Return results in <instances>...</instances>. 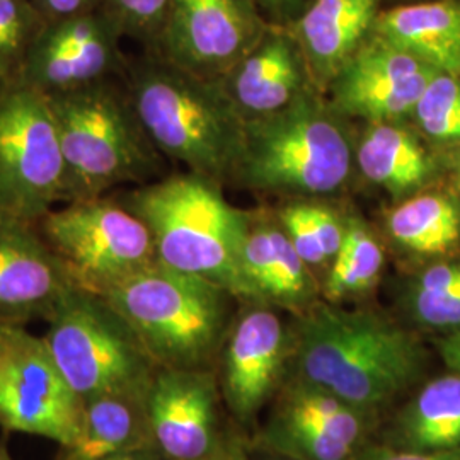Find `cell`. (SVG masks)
Returning <instances> with one entry per match:
<instances>
[{"instance_id":"5b68a950","label":"cell","mask_w":460,"mask_h":460,"mask_svg":"<svg viewBox=\"0 0 460 460\" xmlns=\"http://www.w3.org/2000/svg\"><path fill=\"white\" fill-rule=\"evenodd\" d=\"M101 296L132 328L154 363L203 368L226 334L234 296L155 261Z\"/></svg>"},{"instance_id":"ac0fdd59","label":"cell","mask_w":460,"mask_h":460,"mask_svg":"<svg viewBox=\"0 0 460 460\" xmlns=\"http://www.w3.org/2000/svg\"><path fill=\"white\" fill-rule=\"evenodd\" d=\"M380 0H313L296 21V45L314 84L329 87L336 74L368 40Z\"/></svg>"},{"instance_id":"ba28073f","label":"cell","mask_w":460,"mask_h":460,"mask_svg":"<svg viewBox=\"0 0 460 460\" xmlns=\"http://www.w3.org/2000/svg\"><path fill=\"white\" fill-rule=\"evenodd\" d=\"M36 227L72 287L104 296L157 261L147 224L110 195L66 201Z\"/></svg>"},{"instance_id":"ffe728a7","label":"cell","mask_w":460,"mask_h":460,"mask_svg":"<svg viewBox=\"0 0 460 460\" xmlns=\"http://www.w3.org/2000/svg\"><path fill=\"white\" fill-rule=\"evenodd\" d=\"M438 72L460 74V2L431 0L378 13L374 31Z\"/></svg>"},{"instance_id":"44dd1931","label":"cell","mask_w":460,"mask_h":460,"mask_svg":"<svg viewBox=\"0 0 460 460\" xmlns=\"http://www.w3.org/2000/svg\"><path fill=\"white\" fill-rule=\"evenodd\" d=\"M152 444L146 394H104L83 401L75 440L62 460H104Z\"/></svg>"},{"instance_id":"ab89813d","label":"cell","mask_w":460,"mask_h":460,"mask_svg":"<svg viewBox=\"0 0 460 460\" xmlns=\"http://www.w3.org/2000/svg\"><path fill=\"white\" fill-rule=\"evenodd\" d=\"M457 174H459V182H460V157H459V161H457Z\"/></svg>"},{"instance_id":"52a82bcc","label":"cell","mask_w":460,"mask_h":460,"mask_svg":"<svg viewBox=\"0 0 460 460\" xmlns=\"http://www.w3.org/2000/svg\"><path fill=\"white\" fill-rule=\"evenodd\" d=\"M49 351L81 401L147 394L154 360L132 328L104 300L72 287L47 319Z\"/></svg>"},{"instance_id":"5bb4252c","label":"cell","mask_w":460,"mask_h":460,"mask_svg":"<svg viewBox=\"0 0 460 460\" xmlns=\"http://www.w3.org/2000/svg\"><path fill=\"white\" fill-rule=\"evenodd\" d=\"M218 394L214 376L203 368L161 367L146 394L152 444L167 460H199L218 438Z\"/></svg>"},{"instance_id":"7c38bea8","label":"cell","mask_w":460,"mask_h":460,"mask_svg":"<svg viewBox=\"0 0 460 460\" xmlns=\"http://www.w3.org/2000/svg\"><path fill=\"white\" fill-rule=\"evenodd\" d=\"M121 38L119 26L102 7L49 21L36 36L16 84L55 96L111 81L127 68Z\"/></svg>"},{"instance_id":"6da1fadb","label":"cell","mask_w":460,"mask_h":460,"mask_svg":"<svg viewBox=\"0 0 460 460\" xmlns=\"http://www.w3.org/2000/svg\"><path fill=\"white\" fill-rule=\"evenodd\" d=\"M300 378L362 411L389 406L423 377L427 353L406 329L368 311L315 305L296 329Z\"/></svg>"},{"instance_id":"484cf974","label":"cell","mask_w":460,"mask_h":460,"mask_svg":"<svg viewBox=\"0 0 460 460\" xmlns=\"http://www.w3.org/2000/svg\"><path fill=\"white\" fill-rule=\"evenodd\" d=\"M384 260V251L368 227L357 218L348 220L341 247L329 266L324 296L336 302L370 290L382 273Z\"/></svg>"},{"instance_id":"836d02e7","label":"cell","mask_w":460,"mask_h":460,"mask_svg":"<svg viewBox=\"0 0 460 460\" xmlns=\"http://www.w3.org/2000/svg\"><path fill=\"white\" fill-rule=\"evenodd\" d=\"M438 353L450 372L460 376V329L448 331L438 341Z\"/></svg>"},{"instance_id":"8992f818","label":"cell","mask_w":460,"mask_h":460,"mask_svg":"<svg viewBox=\"0 0 460 460\" xmlns=\"http://www.w3.org/2000/svg\"><path fill=\"white\" fill-rule=\"evenodd\" d=\"M64 155L62 203L102 197L146 180L157 150L133 111L127 91L111 81L47 96Z\"/></svg>"},{"instance_id":"cb8c5ba5","label":"cell","mask_w":460,"mask_h":460,"mask_svg":"<svg viewBox=\"0 0 460 460\" xmlns=\"http://www.w3.org/2000/svg\"><path fill=\"white\" fill-rule=\"evenodd\" d=\"M387 229L399 246L420 256H442L460 244L459 207L440 193H425L397 205Z\"/></svg>"},{"instance_id":"74e56055","label":"cell","mask_w":460,"mask_h":460,"mask_svg":"<svg viewBox=\"0 0 460 460\" xmlns=\"http://www.w3.org/2000/svg\"><path fill=\"white\" fill-rule=\"evenodd\" d=\"M0 460H13L11 459V456L7 454V450H5V447L0 444Z\"/></svg>"},{"instance_id":"f1b7e54d","label":"cell","mask_w":460,"mask_h":460,"mask_svg":"<svg viewBox=\"0 0 460 460\" xmlns=\"http://www.w3.org/2000/svg\"><path fill=\"white\" fill-rule=\"evenodd\" d=\"M43 24L33 0H0V85L17 83Z\"/></svg>"},{"instance_id":"4fadbf2b","label":"cell","mask_w":460,"mask_h":460,"mask_svg":"<svg viewBox=\"0 0 460 460\" xmlns=\"http://www.w3.org/2000/svg\"><path fill=\"white\" fill-rule=\"evenodd\" d=\"M438 70L411 53L374 38L367 40L329 84L331 108L367 123L412 115Z\"/></svg>"},{"instance_id":"8fae6325","label":"cell","mask_w":460,"mask_h":460,"mask_svg":"<svg viewBox=\"0 0 460 460\" xmlns=\"http://www.w3.org/2000/svg\"><path fill=\"white\" fill-rule=\"evenodd\" d=\"M266 33L251 0H171L155 49L172 66L222 81Z\"/></svg>"},{"instance_id":"3957f363","label":"cell","mask_w":460,"mask_h":460,"mask_svg":"<svg viewBox=\"0 0 460 460\" xmlns=\"http://www.w3.org/2000/svg\"><path fill=\"white\" fill-rule=\"evenodd\" d=\"M123 203L147 224L159 263L252 298L243 264L247 215L220 184L181 172L133 190Z\"/></svg>"},{"instance_id":"9c48e42d","label":"cell","mask_w":460,"mask_h":460,"mask_svg":"<svg viewBox=\"0 0 460 460\" xmlns=\"http://www.w3.org/2000/svg\"><path fill=\"white\" fill-rule=\"evenodd\" d=\"M64 155L45 94L0 85V217L36 226L62 203Z\"/></svg>"},{"instance_id":"7402d4cb","label":"cell","mask_w":460,"mask_h":460,"mask_svg":"<svg viewBox=\"0 0 460 460\" xmlns=\"http://www.w3.org/2000/svg\"><path fill=\"white\" fill-rule=\"evenodd\" d=\"M355 157L363 176L394 197L416 191L433 172L425 147L397 121L368 123Z\"/></svg>"},{"instance_id":"4dcf8cb0","label":"cell","mask_w":460,"mask_h":460,"mask_svg":"<svg viewBox=\"0 0 460 460\" xmlns=\"http://www.w3.org/2000/svg\"><path fill=\"white\" fill-rule=\"evenodd\" d=\"M171 0H104L102 9L115 19L123 36L155 49Z\"/></svg>"},{"instance_id":"277c9868","label":"cell","mask_w":460,"mask_h":460,"mask_svg":"<svg viewBox=\"0 0 460 460\" xmlns=\"http://www.w3.org/2000/svg\"><path fill=\"white\" fill-rule=\"evenodd\" d=\"M338 113L311 89L285 110L246 119L237 180L290 195H329L351 172V142Z\"/></svg>"},{"instance_id":"4316f807","label":"cell","mask_w":460,"mask_h":460,"mask_svg":"<svg viewBox=\"0 0 460 460\" xmlns=\"http://www.w3.org/2000/svg\"><path fill=\"white\" fill-rule=\"evenodd\" d=\"M408 302L420 324L447 332L460 329V258L423 270L412 279Z\"/></svg>"},{"instance_id":"d6986e66","label":"cell","mask_w":460,"mask_h":460,"mask_svg":"<svg viewBox=\"0 0 460 460\" xmlns=\"http://www.w3.org/2000/svg\"><path fill=\"white\" fill-rule=\"evenodd\" d=\"M243 264L252 298L288 309L313 304L315 281L281 226L247 218Z\"/></svg>"},{"instance_id":"2e32d148","label":"cell","mask_w":460,"mask_h":460,"mask_svg":"<svg viewBox=\"0 0 460 460\" xmlns=\"http://www.w3.org/2000/svg\"><path fill=\"white\" fill-rule=\"evenodd\" d=\"M288 334L279 314L258 307L243 314L224 349V395L239 421H251L273 394Z\"/></svg>"},{"instance_id":"1f68e13d","label":"cell","mask_w":460,"mask_h":460,"mask_svg":"<svg viewBox=\"0 0 460 460\" xmlns=\"http://www.w3.org/2000/svg\"><path fill=\"white\" fill-rule=\"evenodd\" d=\"M348 460H460V447L445 452H414L394 445H360Z\"/></svg>"},{"instance_id":"30bf717a","label":"cell","mask_w":460,"mask_h":460,"mask_svg":"<svg viewBox=\"0 0 460 460\" xmlns=\"http://www.w3.org/2000/svg\"><path fill=\"white\" fill-rule=\"evenodd\" d=\"M83 401L72 391L43 336L0 324V427L57 442L75 440Z\"/></svg>"},{"instance_id":"f546056e","label":"cell","mask_w":460,"mask_h":460,"mask_svg":"<svg viewBox=\"0 0 460 460\" xmlns=\"http://www.w3.org/2000/svg\"><path fill=\"white\" fill-rule=\"evenodd\" d=\"M412 115L431 138L460 142V79L437 72L418 101Z\"/></svg>"},{"instance_id":"603a6c76","label":"cell","mask_w":460,"mask_h":460,"mask_svg":"<svg viewBox=\"0 0 460 460\" xmlns=\"http://www.w3.org/2000/svg\"><path fill=\"white\" fill-rule=\"evenodd\" d=\"M393 444L414 452L459 448V374L448 372L418 391L395 418Z\"/></svg>"},{"instance_id":"8d00e7d4","label":"cell","mask_w":460,"mask_h":460,"mask_svg":"<svg viewBox=\"0 0 460 460\" xmlns=\"http://www.w3.org/2000/svg\"><path fill=\"white\" fill-rule=\"evenodd\" d=\"M252 4H260L270 11H288V9H294L296 5H298L300 2L304 0H251Z\"/></svg>"},{"instance_id":"7a4b0ae2","label":"cell","mask_w":460,"mask_h":460,"mask_svg":"<svg viewBox=\"0 0 460 460\" xmlns=\"http://www.w3.org/2000/svg\"><path fill=\"white\" fill-rule=\"evenodd\" d=\"M127 75L133 111L157 152L217 184L237 176L246 119L220 81L201 79L159 55Z\"/></svg>"},{"instance_id":"9a60e30c","label":"cell","mask_w":460,"mask_h":460,"mask_svg":"<svg viewBox=\"0 0 460 460\" xmlns=\"http://www.w3.org/2000/svg\"><path fill=\"white\" fill-rule=\"evenodd\" d=\"M70 288L38 227L0 217V324L47 321Z\"/></svg>"},{"instance_id":"d6a6232c","label":"cell","mask_w":460,"mask_h":460,"mask_svg":"<svg viewBox=\"0 0 460 460\" xmlns=\"http://www.w3.org/2000/svg\"><path fill=\"white\" fill-rule=\"evenodd\" d=\"M33 4L45 22H49L98 11L104 5V0H33Z\"/></svg>"},{"instance_id":"83f0119b","label":"cell","mask_w":460,"mask_h":460,"mask_svg":"<svg viewBox=\"0 0 460 460\" xmlns=\"http://www.w3.org/2000/svg\"><path fill=\"white\" fill-rule=\"evenodd\" d=\"M264 444L273 454L294 460H348L357 448L328 431L275 411L264 428Z\"/></svg>"},{"instance_id":"d590c367","label":"cell","mask_w":460,"mask_h":460,"mask_svg":"<svg viewBox=\"0 0 460 460\" xmlns=\"http://www.w3.org/2000/svg\"><path fill=\"white\" fill-rule=\"evenodd\" d=\"M165 457L157 450L155 445H147V447H142V448H133L128 452H121V454H116L111 456L108 459L104 460H164Z\"/></svg>"},{"instance_id":"f35d334b","label":"cell","mask_w":460,"mask_h":460,"mask_svg":"<svg viewBox=\"0 0 460 460\" xmlns=\"http://www.w3.org/2000/svg\"><path fill=\"white\" fill-rule=\"evenodd\" d=\"M268 460H294V459H288V457H283V456H271V457H268Z\"/></svg>"},{"instance_id":"e575fe53","label":"cell","mask_w":460,"mask_h":460,"mask_svg":"<svg viewBox=\"0 0 460 460\" xmlns=\"http://www.w3.org/2000/svg\"><path fill=\"white\" fill-rule=\"evenodd\" d=\"M199 460H249V457L243 445L234 438H227V440H220V444L217 445L212 454Z\"/></svg>"},{"instance_id":"d4e9b609","label":"cell","mask_w":460,"mask_h":460,"mask_svg":"<svg viewBox=\"0 0 460 460\" xmlns=\"http://www.w3.org/2000/svg\"><path fill=\"white\" fill-rule=\"evenodd\" d=\"M277 411L321 428L351 448L362 445L372 416L304 378L285 389Z\"/></svg>"},{"instance_id":"e0dca14e","label":"cell","mask_w":460,"mask_h":460,"mask_svg":"<svg viewBox=\"0 0 460 460\" xmlns=\"http://www.w3.org/2000/svg\"><path fill=\"white\" fill-rule=\"evenodd\" d=\"M311 79L292 34L270 31L220 81L244 119L273 115L305 93Z\"/></svg>"}]
</instances>
